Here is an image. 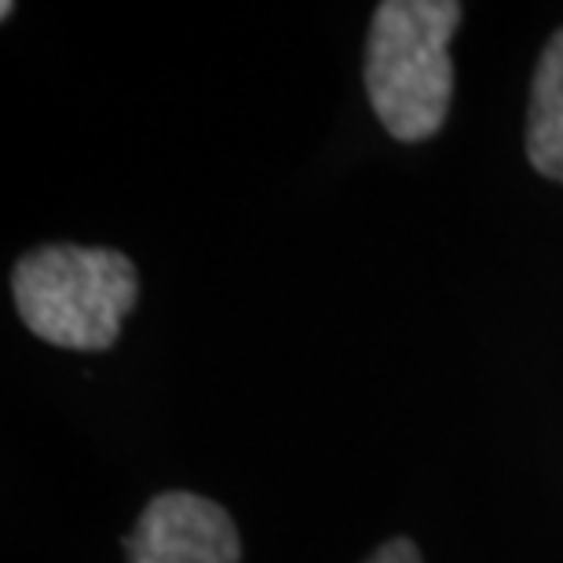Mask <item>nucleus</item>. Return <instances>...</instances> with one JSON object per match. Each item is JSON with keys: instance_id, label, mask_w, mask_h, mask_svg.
<instances>
[{"instance_id": "7ed1b4c3", "label": "nucleus", "mask_w": 563, "mask_h": 563, "mask_svg": "<svg viewBox=\"0 0 563 563\" xmlns=\"http://www.w3.org/2000/svg\"><path fill=\"white\" fill-rule=\"evenodd\" d=\"M129 563H239V527L217 501L168 490L146 505L129 534Z\"/></svg>"}, {"instance_id": "f257e3e1", "label": "nucleus", "mask_w": 563, "mask_h": 563, "mask_svg": "<svg viewBox=\"0 0 563 563\" xmlns=\"http://www.w3.org/2000/svg\"><path fill=\"white\" fill-rule=\"evenodd\" d=\"M461 26L454 0H385L369 26L366 92L380 125L402 143L435 136L454 96L450 41Z\"/></svg>"}, {"instance_id": "39448f33", "label": "nucleus", "mask_w": 563, "mask_h": 563, "mask_svg": "<svg viewBox=\"0 0 563 563\" xmlns=\"http://www.w3.org/2000/svg\"><path fill=\"white\" fill-rule=\"evenodd\" d=\"M366 563H421V553L410 538H391V542L380 545Z\"/></svg>"}, {"instance_id": "20e7f679", "label": "nucleus", "mask_w": 563, "mask_h": 563, "mask_svg": "<svg viewBox=\"0 0 563 563\" xmlns=\"http://www.w3.org/2000/svg\"><path fill=\"white\" fill-rule=\"evenodd\" d=\"M527 154L538 173L563 184V30L538 59L527 114Z\"/></svg>"}, {"instance_id": "f03ea898", "label": "nucleus", "mask_w": 563, "mask_h": 563, "mask_svg": "<svg viewBox=\"0 0 563 563\" xmlns=\"http://www.w3.org/2000/svg\"><path fill=\"white\" fill-rule=\"evenodd\" d=\"M15 308L48 344L103 352L136 303V267L118 250L41 245L15 264Z\"/></svg>"}]
</instances>
